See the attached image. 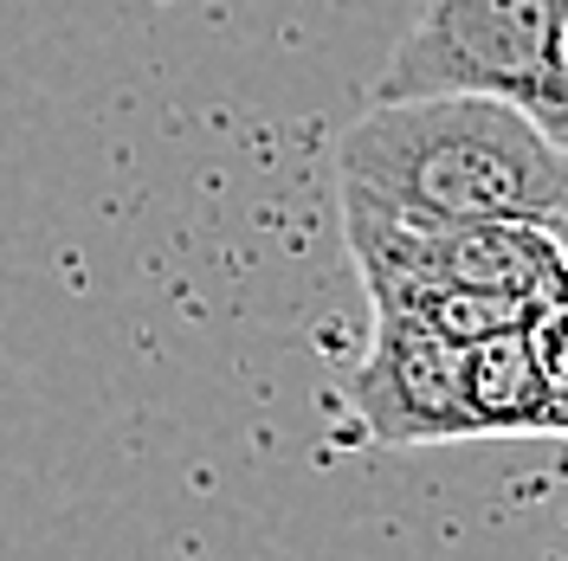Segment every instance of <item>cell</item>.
<instances>
[{
  "label": "cell",
  "mask_w": 568,
  "mask_h": 561,
  "mask_svg": "<svg viewBox=\"0 0 568 561\" xmlns=\"http://www.w3.org/2000/svg\"><path fill=\"white\" fill-rule=\"evenodd\" d=\"M343 201V239L368 310H407L446 329L453 343H478L497 329H517L549 304H568V265L549 226L536 220H407L355 187H336Z\"/></svg>",
  "instance_id": "2"
},
{
  "label": "cell",
  "mask_w": 568,
  "mask_h": 561,
  "mask_svg": "<svg viewBox=\"0 0 568 561\" xmlns=\"http://www.w3.org/2000/svg\"><path fill=\"white\" fill-rule=\"evenodd\" d=\"M343 414L368 446L478 439L471 407H465V343L407 310H375L368 355L343 381Z\"/></svg>",
  "instance_id": "4"
},
{
  "label": "cell",
  "mask_w": 568,
  "mask_h": 561,
  "mask_svg": "<svg viewBox=\"0 0 568 561\" xmlns=\"http://www.w3.org/2000/svg\"><path fill=\"white\" fill-rule=\"evenodd\" d=\"M536 368H542V432L568 439V304L530 316Z\"/></svg>",
  "instance_id": "6"
},
{
  "label": "cell",
  "mask_w": 568,
  "mask_h": 561,
  "mask_svg": "<svg viewBox=\"0 0 568 561\" xmlns=\"http://www.w3.org/2000/svg\"><path fill=\"white\" fill-rule=\"evenodd\" d=\"M336 187L407 220H549L568 194V155L504 98H375L336 136Z\"/></svg>",
  "instance_id": "1"
},
{
  "label": "cell",
  "mask_w": 568,
  "mask_h": 561,
  "mask_svg": "<svg viewBox=\"0 0 568 561\" xmlns=\"http://www.w3.org/2000/svg\"><path fill=\"white\" fill-rule=\"evenodd\" d=\"M465 407L478 439H530L542 432V368L530 323L465 343Z\"/></svg>",
  "instance_id": "5"
},
{
  "label": "cell",
  "mask_w": 568,
  "mask_h": 561,
  "mask_svg": "<svg viewBox=\"0 0 568 561\" xmlns=\"http://www.w3.org/2000/svg\"><path fill=\"white\" fill-rule=\"evenodd\" d=\"M439 91L504 98L568 155V0H420L375 98Z\"/></svg>",
  "instance_id": "3"
},
{
  "label": "cell",
  "mask_w": 568,
  "mask_h": 561,
  "mask_svg": "<svg viewBox=\"0 0 568 561\" xmlns=\"http://www.w3.org/2000/svg\"><path fill=\"white\" fill-rule=\"evenodd\" d=\"M542 226H549V239H556V252H562V265H568V194H562V207L549 213Z\"/></svg>",
  "instance_id": "7"
}]
</instances>
